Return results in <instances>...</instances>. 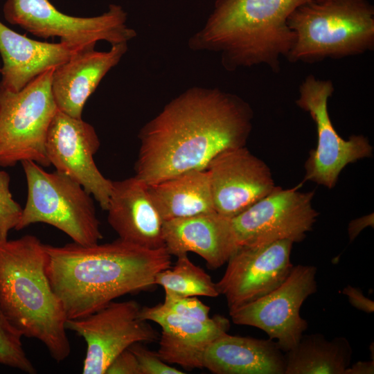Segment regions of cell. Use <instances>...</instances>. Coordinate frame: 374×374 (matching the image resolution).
Here are the masks:
<instances>
[{
	"instance_id": "1",
	"label": "cell",
	"mask_w": 374,
	"mask_h": 374,
	"mask_svg": "<svg viewBox=\"0 0 374 374\" xmlns=\"http://www.w3.org/2000/svg\"><path fill=\"white\" fill-rule=\"evenodd\" d=\"M253 118L250 105L236 94L190 87L140 130L135 176L150 185L205 170L221 152L245 146Z\"/></svg>"
},
{
	"instance_id": "2",
	"label": "cell",
	"mask_w": 374,
	"mask_h": 374,
	"mask_svg": "<svg viewBox=\"0 0 374 374\" xmlns=\"http://www.w3.org/2000/svg\"><path fill=\"white\" fill-rule=\"evenodd\" d=\"M46 273L67 319L87 316L114 299L154 285L155 276L171 266L166 247L152 249L120 238L83 246L45 244Z\"/></svg>"
},
{
	"instance_id": "3",
	"label": "cell",
	"mask_w": 374,
	"mask_h": 374,
	"mask_svg": "<svg viewBox=\"0 0 374 374\" xmlns=\"http://www.w3.org/2000/svg\"><path fill=\"white\" fill-rule=\"evenodd\" d=\"M312 0H216L204 26L188 40L195 51L218 54L228 71L264 64L280 71L294 34L287 26L290 14Z\"/></svg>"
},
{
	"instance_id": "4",
	"label": "cell",
	"mask_w": 374,
	"mask_h": 374,
	"mask_svg": "<svg viewBox=\"0 0 374 374\" xmlns=\"http://www.w3.org/2000/svg\"><path fill=\"white\" fill-rule=\"evenodd\" d=\"M45 244L35 235L0 242V310L22 337L36 339L57 363L71 348L66 315L46 273Z\"/></svg>"
},
{
	"instance_id": "5",
	"label": "cell",
	"mask_w": 374,
	"mask_h": 374,
	"mask_svg": "<svg viewBox=\"0 0 374 374\" xmlns=\"http://www.w3.org/2000/svg\"><path fill=\"white\" fill-rule=\"evenodd\" d=\"M294 34L285 58L312 64L358 55L374 48V6L368 0H312L287 19Z\"/></svg>"
},
{
	"instance_id": "6",
	"label": "cell",
	"mask_w": 374,
	"mask_h": 374,
	"mask_svg": "<svg viewBox=\"0 0 374 374\" xmlns=\"http://www.w3.org/2000/svg\"><path fill=\"white\" fill-rule=\"evenodd\" d=\"M28 196L15 230L45 223L62 231L74 242L90 246L103 238L93 200L84 188L67 175L48 172L32 161L21 162Z\"/></svg>"
},
{
	"instance_id": "7",
	"label": "cell",
	"mask_w": 374,
	"mask_h": 374,
	"mask_svg": "<svg viewBox=\"0 0 374 374\" xmlns=\"http://www.w3.org/2000/svg\"><path fill=\"white\" fill-rule=\"evenodd\" d=\"M55 68L19 91L0 89V166L12 167L26 160L42 167L51 165L46 142L57 110L51 89Z\"/></svg>"
},
{
	"instance_id": "8",
	"label": "cell",
	"mask_w": 374,
	"mask_h": 374,
	"mask_svg": "<svg viewBox=\"0 0 374 374\" xmlns=\"http://www.w3.org/2000/svg\"><path fill=\"white\" fill-rule=\"evenodd\" d=\"M6 20L31 34L94 48L98 41L111 45L127 43L136 36L127 25V15L119 5L110 4L104 13L90 17H73L59 11L49 0H6Z\"/></svg>"
},
{
	"instance_id": "9",
	"label": "cell",
	"mask_w": 374,
	"mask_h": 374,
	"mask_svg": "<svg viewBox=\"0 0 374 374\" xmlns=\"http://www.w3.org/2000/svg\"><path fill=\"white\" fill-rule=\"evenodd\" d=\"M335 91L330 80L308 75L299 89L296 105L308 112L317 132V144L305 163V180L332 188L342 170L349 163L371 157L373 147L364 135L347 140L339 135L330 118L328 103Z\"/></svg>"
},
{
	"instance_id": "10",
	"label": "cell",
	"mask_w": 374,
	"mask_h": 374,
	"mask_svg": "<svg viewBox=\"0 0 374 374\" xmlns=\"http://www.w3.org/2000/svg\"><path fill=\"white\" fill-rule=\"evenodd\" d=\"M317 267L294 266L285 280L267 295L229 310L238 325L261 329L287 352L300 341L308 322L300 314L303 302L317 290Z\"/></svg>"
},
{
	"instance_id": "11",
	"label": "cell",
	"mask_w": 374,
	"mask_h": 374,
	"mask_svg": "<svg viewBox=\"0 0 374 374\" xmlns=\"http://www.w3.org/2000/svg\"><path fill=\"white\" fill-rule=\"evenodd\" d=\"M313 191L276 186L270 193L231 218L237 243L259 246L280 240L301 242L316 222Z\"/></svg>"
},
{
	"instance_id": "12",
	"label": "cell",
	"mask_w": 374,
	"mask_h": 374,
	"mask_svg": "<svg viewBox=\"0 0 374 374\" xmlns=\"http://www.w3.org/2000/svg\"><path fill=\"white\" fill-rule=\"evenodd\" d=\"M135 301H112L81 318L67 319L66 328L87 344L83 374H105L112 362L135 343L156 341L159 335L140 318Z\"/></svg>"
},
{
	"instance_id": "13",
	"label": "cell",
	"mask_w": 374,
	"mask_h": 374,
	"mask_svg": "<svg viewBox=\"0 0 374 374\" xmlns=\"http://www.w3.org/2000/svg\"><path fill=\"white\" fill-rule=\"evenodd\" d=\"M100 144L91 125L57 109L47 133L48 160L57 171L79 183L106 211L112 181L102 175L94 162Z\"/></svg>"
},
{
	"instance_id": "14",
	"label": "cell",
	"mask_w": 374,
	"mask_h": 374,
	"mask_svg": "<svg viewBox=\"0 0 374 374\" xmlns=\"http://www.w3.org/2000/svg\"><path fill=\"white\" fill-rule=\"evenodd\" d=\"M293 244L290 240H280L237 249L215 283L229 310L267 295L285 280L294 267L290 260Z\"/></svg>"
},
{
	"instance_id": "15",
	"label": "cell",
	"mask_w": 374,
	"mask_h": 374,
	"mask_svg": "<svg viewBox=\"0 0 374 374\" xmlns=\"http://www.w3.org/2000/svg\"><path fill=\"white\" fill-rule=\"evenodd\" d=\"M206 170L215 211L231 219L276 187L268 166L245 146L221 152Z\"/></svg>"
},
{
	"instance_id": "16",
	"label": "cell",
	"mask_w": 374,
	"mask_h": 374,
	"mask_svg": "<svg viewBox=\"0 0 374 374\" xmlns=\"http://www.w3.org/2000/svg\"><path fill=\"white\" fill-rule=\"evenodd\" d=\"M93 48L34 40L0 21V89L19 91L48 69L62 64L79 52Z\"/></svg>"
},
{
	"instance_id": "17",
	"label": "cell",
	"mask_w": 374,
	"mask_h": 374,
	"mask_svg": "<svg viewBox=\"0 0 374 374\" xmlns=\"http://www.w3.org/2000/svg\"><path fill=\"white\" fill-rule=\"evenodd\" d=\"M107 222L120 239L148 249L165 247L162 217L154 205L148 184L135 175L112 181Z\"/></svg>"
},
{
	"instance_id": "18",
	"label": "cell",
	"mask_w": 374,
	"mask_h": 374,
	"mask_svg": "<svg viewBox=\"0 0 374 374\" xmlns=\"http://www.w3.org/2000/svg\"><path fill=\"white\" fill-rule=\"evenodd\" d=\"M163 234L171 256L193 252L211 269L227 262L239 247L231 219L217 212L164 221Z\"/></svg>"
},
{
	"instance_id": "19",
	"label": "cell",
	"mask_w": 374,
	"mask_h": 374,
	"mask_svg": "<svg viewBox=\"0 0 374 374\" xmlns=\"http://www.w3.org/2000/svg\"><path fill=\"white\" fill-rule=\"evenodd\" d=\"M127 51V43L113 44L108 51L84 50L55 67L51 89L57 109L70 116L82 118L87 100Z\"/></svg>"
},
{
	"instance_id": "20",
	"label": "cell",
	"mask_w": 374,
	"mask_h": 374,
	"mask_svg": "<svg viewBox=\"0 0 374 374\" xmlns=\"http://www.w3.org/2000/svg\"><path fill=\"white\" fill-rule=\"evenodd\" d=\"M203 366L215 374H285V358L271 339L226 332L208 345Z\"/></svg>"
},
{
	"instance_id": "21",
	"label": "cell",
	"mask_w": 374,
	"mask_h": 374,
	"mask_svg": "<svg viewBox=\"0 0 374 374\" xmlns=\"http://www.w3.org/2000/svg\"><path fill=\"white\" fill-rule=\"evenodd\" d=\"M148 190L163 221L216 212L206 169L148 185Z\"/></svg>"
},
{
	"instance_id": "22",
	"label": "cell",
	"mask_w": 374,
	"mask_h": 374,
	"mask_svg": "<svg viewBox=\"0 0 374 374\" xmlns=\"http://www.w3.org/2000/svg\"><path fill=\"white\" fill-rule=\"evenodd\" d=\"M285 353V374H344L350 365L353 349L346 337L328 340L314 333L303 335Z\"/></svg>"
},
{
	"instance_id": "23",
	"label": "cell",
	"mask_w": 374,
	"mask_h": 374,
	"mask_svg": "<svg viewBox=\"0 0 374 374\" xmlns=\"http://www.w3.org/2000/svg\"><path fill=\"white\" fill-rule=\"evenodd\" d=\"M140 318L159 324L162 330L195 343L208 345L229 329L228 319L214 315L206 321H201L177 314L162 303L152 307L145 306L140 310Z\"/></svg>"
},
{
	"instance_id": "24",
	"label": "cell",
	"mask_w": 374,
	"mask_h": 374,
	"mask_svg": "<svg viewBox=\"0 0 374 374\" xmlns=\"http://www.w3.org/2000/svg\"><path fill=\"white\" fill-rule=\"evenodd\" d=\"M177 257L173 267L157 274L154 285L161 286L165 293L180 296L216 297L220 295L211 277L192 262L188 254Z\"/></svg>"
},
{
	"instance_id": "25",
	"label": "cell",
	"mask_w": 374,
	"mask_h": 374,
	"mask_svg": "<svg viewBox=\"0 0 374 374\" xmlns=\"http://www.w3.org/2000/svg\"><path fill=\"white\" fill-rule=\"evenodd\" d=\"M207 346L162 330L157 353L168 364H176L186 369L202 368H204V355Z\"/></svg>"
},
{
	"instance_id": "26",
	"label": "cell",
	"mask_w": 374,
	"mask_h": 374,
	"mask_svg": "<svg viewBox=\"0 0 374 374\" xmlns=\"http://www.w3.org/2000/svg\"><path fill=\"white\" fill-rule=\"evenodd\" d=\"M21 337L0 312V364L35 374L37 370L27 357Z\"/></svg>"
},
{
	"instance_id": "27",
	"label": "cell",
	"mask_w": 374,
	"mask_h": 374,
	"mask_svg": "<svg viewBox=\"0 0 374 374\" xmlns=\"http://www.w3.org/2000/svg\"><path fill=\"white\" fill-rule=\"evenodd\" d=\"M10 183L9 174L0 170V242L8 240L10 231L17 226L23 211L12 198Z\"/></svg>"
},
{
	"instance_id": "28",
	"label": "cell",
	"mask_w": 374,
	"mask_h": 374,
	"mask_svg": "<svg viewBox=\"0 0 374 374\" xmlns=\"http://www.w3.org/2000/svg\"><path fill=\"white\" fill-rule=\"evenodd\" d=\"M162 305L177 314L198 320L206 321L211 318L210 308L196 296H180L165 293Z\"/></svg>"
},
{
	"instance_id": "29",
	"label": "cell",
	"mask_w": 374,
	"mask_h": 374,
	"mask_svg": "<svg viewBox=\"0 0 374 374\" xmlns=\"http://www.w3.org/2000/svg\"><path fill=\"white\" fill-rule=\"evenodd\" d=\"M128 349L136 357L140 369L141 374H183L184 372L172 367L163 362L159 356L157 352L150 350L141 345L135 343L131 345Z\"/></svg>"
},
{
	"instance_id": "30",
	"label": "cell",
	"mask_w": 374,
	"mask_h": 374,
	"mask_svg": "<svg viewBox=\"0 0 374 374\" xmlns=\"http://www.w3.org/2000/svg\"><path fill=\"white\" fill-rule=\"evenodd\" d=\"M105 374H141L138 361L127 348L112 362Z\"/></svg>"
},
{
	"instance_id": "31",
	"label": "cell",
	"mask_w": 374,
	"mask_h": 374,
	"mask_svg": "<svg viewBox=\"0 0 374 374\" xmlns=\"http://www.w3.org/2000/svg\"><path fill=\"white\" fill-rule=\"evenodd\" d=\"M342 294L348 297L349 303L359 310L366 313L374 312V302L366 297L359 287L348 285L342 290Z\"/></svg>"
},
{
	"instance_id": "32",
	"label": "cell",
	"mask_w": 374,
	"mask_h": 374,
	"mask_svg": "<svg viewBox=\"0 0 374 374\" xmlns=\"http://www.w3.org/2000/svg\"><path fill=\"white\" fill-rule=\"evenodd\" d=\"M368 226H373V216L367 215L352 221L348 228L350 241L353 240L361 231Z\"/></svg>"
},
{
	"instance_id": "33",
	"label": "cell",
	"mask_w": 374,
	"mask_h": 374,
	"mask_svg": "<svg viewBox=\"0 0 374 374\" xmlns=\"http://www.w3.org/2000/svg\"><path fill=\"white\" fill-rule=\"evenodd\" d=\"M374 360L359 361L350 365L344 371V374H373Z\"/></svg>"
},
{
	"instance_id": "34",
	"label": "cell",
	"mask_w": 374,
	"mask_h": 374,
	"mask_svg": "<svg viewBox=\"0 0 374 374\" xmlns=\"http://www.w3.org/2000/svg\"><path fill=\"white\" fill-rule=\"evenodd\" d=\"M1 61H0V72H1Z\"/></svg>"
},
{
	"instance_id": "35",
	"label": "cell",
	"mask_w": 374,
	"mask_h": 374,
	"mask_svg": "<svg viewBox=\"0 0 374 374\" xmlns=\"http://www.w3.org/2000/svg\"><path fill=\"white\" fill-rule=\"evenodd\" d=\"M0 312H1V310H0Z\"/></svg>"
}]
</instances>
